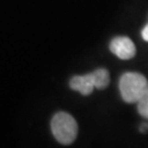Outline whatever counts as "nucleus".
I'll list each match as a JSON object with an SVG mask.
<instances>
[{
  "label": "nucleus",
  "instance_id": "nucleus-1",
  "mask_svg": "<svg viewBox=\"0 0 148 148\" xmlns=\"http://www.w3.org/2000/svg\"><path fill=\"white\" fill-rule=\"evenodd\" d=\"M119 88L125 102L136 103L148 89V81L139 73H125L120 78Z\"/></svg>",
  "mask_w": 148,
  "mask_h": 148
},
{
  "label": "nucleus",
  "instance_id": "nucleus-2",
  "mask_svg": "<svg viewBox=\"0 0 148 148\" xmlns=\"http://www.w3.org/2000/svg\"><path fill=\"white\" fill-rule=\"evenodd\" d=\"M54 137L60 144L69 145L74 142L78 134L77 122L66 112H58L52 119L51 123Z\"/></svg>",
  "mask_w": 148,
  "mask_h": 148
},
{
  "label": "nucleus",
  "instance_id": "nucleus-3",
  "mask_svg": "<svg viewBox=\"0 0 148 148\" xmlns=\"http://www.w3.org/2000/svg\"><path fill=\"white\" fill-rule=\"evenodd\" d=\"M110 49L119 58L127 60L135 56L136 47L133 41L127 36L114 37L110 43Z\"/></svg>",
  "mask_w": 148,
  "mask_h": 148
},
{
  "label": "nucleus",
  "instance_id": "nucleus-4",
  "mask_svg": "<svg viewBox=\"0 0 148 148\" xmlns=\"http://www.w3.org/2000/svg\"><path fill=\"white\" fill-rule=\"evenodd\" d=\"M70 88L75 91H78L82 95H89L92 93L95 89V86L92 84V80L89 74L84 76H75L69 81Z\"/></svg>",
  "mask_w": 148,
  "mask_h": 148
},
{
  "label": "nucleus",
  "instance_id": "nucleus-5",
  "mask_svg": "<svg viewBox=\"0 0 148 148\" xmlns=\"http://www.w3.org/2000/svg\"><path fill=\"white\" fill-rule=\"evenodd\" d=\"M90 77L92 80V84L97 89H106L110 84V75L109 71L104 68H99L90 73Z\"/></svg>",
  "mask_w": 148,
  "mask_h": 148
},
{
  "label": "nucleus",
  "instance_id": "nucleus-6",
  "mask_svg": "<svg viewBox=\"0 0 148 148\" xmlns=\"http://www.w3.org/2000/svg\"><path fill=\"white\" fill-rule=\"evenodd\" d=\"M136 103H137L138 113L148 120V89L145 91V93L140 97V99Z\"/></svg>",
  "mask_w": 148,
  "mask_h": 148
},
{
  "label": "nucleus",
  "instance_id": "nucleus-7",
  "mask_svg": "<svg viewBox=\"0 0 148 148\" xmlns=\"http://www.w3.org/2000/svg\"><path fill=\"white\" fill-rule=\"evenodd\" d=\"M142 37H143L144 41L148 42V24L145 25V27H144L143 31H142Z\"/></svg>",
  "mask_w": 148,
  "mask_h": 148
}]
</instances>
